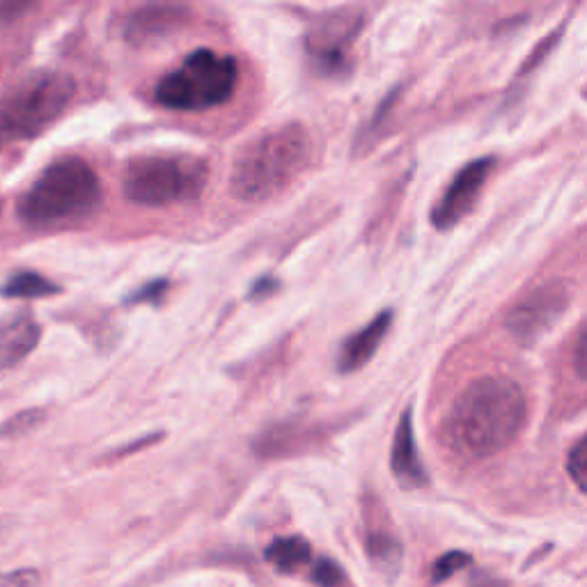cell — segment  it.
<instances>
[{
  "label": "cell",
  "mask_w": 587,
  "mask_h": 587,
  "mask_svg": "<svg viewBox=\"0 0 587 587\" xmlns=\"http://www.w3.org/2000/svg\"><path fill=\"white\" fill-rule=\"evenodd\" d=\"M576 370H578V377L583 379L585 377V333L583 331L576 342Z\"/></svg>",
  "instance_id": "cell-23"
},
{
  "label": "cell",
  "mask_w": 587,
  "mask_h": 587,
  "mask_svg": "<svg viewBox=\"0 0 587 587\" xmlns=\"http://www.w3.org/2000/svg\"><path fill=\"white\" fill-rule=\"evenodd\" d=\"M471 562H473V557L469 553H463V551H450L446 555H440L436 560V565H434L431 580L434 583H444V580L452 578L454 574L467 569L471 565Z\"/></svg>",
  "instance_id": "cell-18"
},
{
  "label": "cell",
  "mask_w": 587,
  "mask_h": 587,
  "mask_svg": "<svg viewBox=\"0 0 587 587\" xmlns=\"http://www.w3.org/2000/svg\"><path fill=\"white\" fill-rule=\"evenodd\" d=\"M37 0H0V21H16L28 14Z\"/></svg>",
  "instance_id": "cell-22"
},
{
  "label": "cell",
  "mask_w": 587,
  "mask_h": 587,
  "mask_svg": "<svg viewBox=\"0 0 587 587\" xmlns=\"http://www.w3.org/2000/svg\"><path fill=\"white\" fill-rule=\"evenodd\" d=\"M188 16V8L173 0H154L129 14L125 21V39L131 44H150L180 31Z\"/></svg>",
  "instance_id": "cell-10"
},
{
  "label": "cell",
  "mask_w": 587,
  "mask_h": 587,
  "mask_svg": "<svg viewBox=\"0 0 587 587\" xmlns=\"http://www.w3.org/2000/svg\"><path fill=\"white\" fill-rule=\"evenodd\" d=\"M102 203V184L79 157H65L46 165L21 193L16 216L28 228H51L92 214Z\"/></svg>",
  "instance_id": "cell-3"
},
{
  "label": "cell",
  "mask_w": 587,
  "mask_h": 587,
  "mask_svg": "<svg viewBox=\"0 0 587 587\" xmlns=\"http://www.w3.org/2000/svg\"><path fill=\"white\" fill-rule=\"evenodd\" d=\"M207 184V165L195 157H140L125 168L122 191L140 207H170L198 198Z\"/></svg>",
  "instance_id": "cell-6"
},
{
  "label": "cell",
  "mask_w": 587,
  "mask_h": 587,
  "mask_svg": "<svg viewBox=\"0 0 587 587\" xmlns=\"http://www.w3.org/2000/svg\"><path fill=\"white\" fill-rule=\"evenodd\" d=\"M60 285L44 278L37 272H19L0 285V297L5 299H44L60 294Z\"/></svg>",
  "instance_id": "cell-15"
},
{
  "label": "cell",
  "mask_w": 587,
  "mask_h": 587,
  "mask_svg": "<svg viewBox=\"0 0 587 587\" xmlns=\"http://www.w3.org/2000/svg\"><path fill=\"white\" fill-rule=\"evenodd\" d=\"M0 587H42V574L33 567L0 572Z\"/></svg>",
  "instance_id": "cell-21"
},
{
  "label": "cell",
  "mask_w": 587,
  "mask_h": 587,
  "mask_svg": "<svg viewBox=\"0 0 587 587\" xmlns=\"http://www.w3.org/2000/svg\"><path fill=\"white\" fill-rule=\"evenodd\" d=\"M528 418L523 388L507 377H482L454 400L446 415L448 446L463 457L486 459L514 444Z\"/></svg>",
  "instance_id": "cell-1"
},
{
  "label": "cell",
  "mask_w": 587,
  "mask_h": 587,
  "mask_svg": "<svg viewBox=\"0 0 587 587\" xmlns=\"http://www.w3.org/2000/svg\"><path fill=\"white\" fill-rule=\"evenodd\" d=\"M567 471L580 492H585V477H587V444H585V438H578L576 446L569 450Z\"/></svg>",
  "instance_id": "cell-19"
},
{
  "label": "cell",
  "mask_w": 587,
  "mask_h": 587,
  "mask_svg": "<svg viewBox=\"0 0 587 587\" xmlns=\"http://www.w3.org/2000/svg\"><path fill=\"white\" fill-rule=\"evenodd\" d=\"M42 326L28 312H16L0 322V372L26 360L39 345Z\"/></svg>",
  "instance_id": "cell-11"
},
{
  "label": "cell",
  "mask_w": 587,
  "mask_h": 587,
  "mask_svg": "<svg viewBox=\"0 0 587 587\" xmlns=\"http://www.w3.org/2000/svg\"><path fill=\"white\" fill-rule=\"evenodd\" d=\"M496 165L494 157H482L463 165L450 186L446 188L444 198H440L431 209V226L436 230H450L459 220L467 218L473 205L480 198V191L486 184V177L492 175V168Z\"/></svg>",
  "instance_id": "cell-9"
},
{
  "label": "cell",
  "mask_w": 587,
  "mask_h": 587,
  "mask_svg": "<svg viewBox=\"0 0 587 587\" xmlns=\"http://www.w3.org/2000/svg\"><path fill=\"white\" fill-rule=\"evenodd\" d=\"M46 418V413L42 408H28V411H21L16 415H12V418H8L3 425H0V438H19V436H26L31 434L33 429H37Z\"/></svg>",
  "instance_id": "cell-17"
},
{
  "label": "cell",
  "mask_w": 587,
  "mask_h": 587,
  "mask_svg": "<svg viewBox=\"0 0 587 587\" xmlns=\"http://www.w3.org/2000/svg\"><path fill=\"white\" fill-rule=\"evenodd\" d=\"M390 469H393L395 480L404 488H421L427 484V473L418 454V446H415L411 411H404L398 423L393 450H390Z\"/></svg>",
  "instance_id": "cell-12"
},
{
  "label": "cell",
  "mask_w": 587,
  "mask_h": 587,
  "mask_svg": "<svg viewBox=\"0 0 587 587\" xmlns=\"http://www.w3.org/2000/svg\"><path fill=\"white\" fill-rule=\"evenodd\" d=\"M77 83L62 71H35L0 96V152L35 140L67 111Z\"/></svg>",
  "instance_id": "cell-4"
},
{
  "label": "cell",
  "mask_w": 587,
  "mask_h": 587,
  "mask_svg": "<svg viewBox=\"0 0 587 587\" xmlns=\"http://www.w3.org/2000/svg\"><path fill=\"white\" fill-rule=\"evenodd\" d=\"M365 553L379 572H395L402 562V544L395 534L372 530L365 540Z\"/></svg>",
  "instance_id": "cell-16"
},
{
  "label": "cell",
  "mask_w": 587,
  "mask_h": 587,
  "mask_svg": "<svg viewBox=\"0 0 587 587\" xmlns=\"http://www.w3.org/2000/svg\"><path fill=\"white\" fill-rule=\"evenodd\" d=\"M239 83V65L211 48L193 51L157 85V102L170 111H207L226 104Z\"/></svg>",
  "instance_id": "cell-5"
},
{
  "label": "cell",
  "mask_w": 587,
  "mask_h": 587,
  "mask_svg": "<svg viewBox=\"0 0 587 587\" xmlns=\"http://www.w3.org/2000/svg\"><path fill=\"white\" fill-rule=\"evenodd\" d=\"M362 28V16L352 10L331 12L316 19L306 37V48L314 65L326 73L347 69V56Z\"/></svg>",
  "instance_id": "cell-8"
},
{
  "label": "cell",
  "mask_w": 587,
  "mask_h": 587,
  "mask_svg": "<svg viewBox=\"0 0 587 587\" xmlns=\"http://www.w3.org/2000/svg\"><path fill=\"white\" fill-rule=\"evenodd\" d=\"M572 303V283L549 280L534 287L507 314L505 326L519 345H534L540 342L567 312Z\"/></svg>",
  "instance_id": "cell-7"
},
{
  "label": "cell",
  "mask_w": 587,
  "mask_h": 587,
  "mask_svg": "<svg viewBox=\"0 0 587 587\" xmlns=\"http://www.w3.org/2000/svg\"><path fill=\"white\" fill-rule=\"evenodd\" d=\"M310 576H312L314 585H320V587H337L342 580H345L342 567L337 565V562H333L329 557H322L320 562H314Z\"/></svg>",
  "instance_id": "cell-20"
},
{
  "label": "cell",
  "mask_w": 587,
  "mask_h": 587,
  "mask_svg": "<svg viewBox=\"0 0 587 587\" xmlns=\"http://www.w3.org/2000/svg\"><path fill=\"white\" fill-rule=\"evenodd\" d=\"M264 557L268 565L276 567V572L294 574L308 565L312 549L303 537H283V540H276L274 544L266 546Z\"/></svg>",
  "instance_id": "cell-14"
},
{
  "label": "cell",
  "mask_w": 587,
  "mask_h": 587,
  "mask_svg": "<svg viewBox=\"0 0 587 587\" xmlns=\"http://www.w3.org/2000/svg\"><path fill=\"white\" fill-rule=\"evenodd\" d=\"M390 326H393V312L383 310L370 324L362 326L358 333H354L345 345H342V352L337 358V370L342 375H349L370 362L377 349L381 347V342L385 339Z\"/></svg>",
  "instance_id": "cell-13"
},
{
  "label": "cell",
  "mask_w": 587,
  "mask_h": 587,
  "mask_svg": "<svg viewBox=\"0 0 587 587\" xmlns=\"http://www.w3.org/2000/svg\"><path fill=\"white\" fill-rule=\"evenodd\" d=\"M312 157L310 134L301 125H285L251 140L237 154L230 193L241 203H266L283 193Z\"/></svg>",
  "instance_id": "cell-2"
}]
</instances>
